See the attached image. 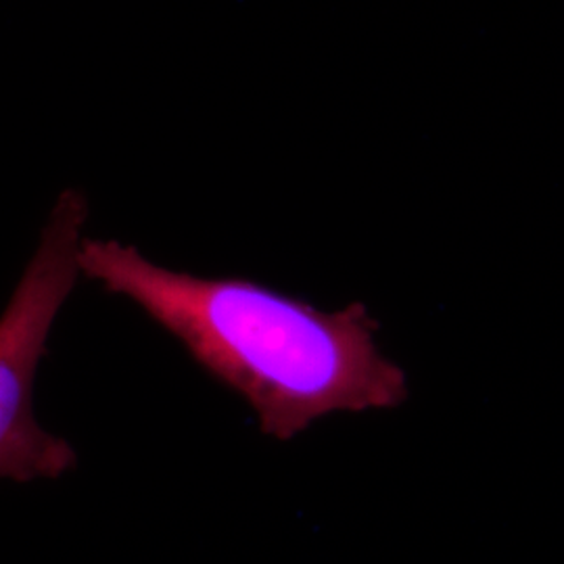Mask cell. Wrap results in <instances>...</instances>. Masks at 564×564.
<instances>
[{
	"label": "cell",
	"instance_id": "cell-1",
	"mask_svg": "<svg viewBox=\"0 0 564 564\" xmlns=\"http://www.w3.org/2000/svg\"><path fill=\"white\" fill-rule=\"evenodd\" d=\"M80 272L137 303L281 442L335 412L408 400L405 372L381 354L379 323L364 303L323 312L260 282L163 268L120 241L84 239Z\"/></svg>",
	"mask_w": 564,
	"mask_h": 564
},
{
	"label": "cell",
	"instance_id": "cell-2",
	"mask_svg": "<svg viewBox=\"0 0 564 564\" xmlns=\"http://www.w3.org/2000/svg\"><path fill=\"white\" fill-rule=\"evenodd\" d=\"M86 214L80 191L61 193L0 314V479H55L76 464V449L36 421L34 383L53 324L82 276Z\"/></svg>",
	"mask_w": 564,
	"mask_h": 564
}]
</instances>
